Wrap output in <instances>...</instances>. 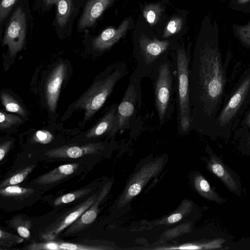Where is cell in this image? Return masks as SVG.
<instances>
[{
    "label": "cell",
    "mask_w": 250,
    "mask_h": 250,
    "mask_svg": "<svg viewBox=\"0 0 250 250\" xmlns=\"http://www.w3.org/2000/svg\"><path fill=\"white\" fill-rule=\"evenodd\" d=\"M189 71L192 129L214 134L216 119L224 104L226 71L218 32L196 44Z\"/></svg>",
    "instance_id": "cell-1"
},
{
    "label": "cell",
    "mask_w": 250,
    "mask_h": 250,
    "mask_svg": "<svg viewBox=\"0 0 250 250\" xmlns=\"http://www.w3.org/2000/svg\"><path fill=\"white\" fill-rule=\"evenodd\" d=\"M190 62V56L185 49L176 50L173 62L174 90L177 96L178 129L181 135H186L192 129L189 89Z\"/></svg>",
    "instance_id": "cell-2"
},
{
    "label": "cell",
    "mask_w": 250,
    "mask_h": 250,
    "mask_svg": "<svg viewBox=\"0 0 250 250\" xmlns=\"http://www.w3.org/2000/svg\"><path fill=\"white\" fill-rule=\"evenodd\" d=\"M128 74L127 64L117 62L109 66L103 77L95 83L79 99L76 107L84 111L86 122L103 105L117 83Z\"/></svg>",
    "instance_id": "cell-3"
},
{
    "label": "cell",
    "mask_w": 250,
    "mask_h": 250,
    "mask_svg": "<svg viewBox=\"0 0 250 250\" xmlns=\"http://www.w3.org/2000/svg\"><path fill=\"white\" fill-rule=\"evenodd\" d=\"M250 103V67L241 76L228 100L226 101L215 123L214 134L234 129Z\"/></svg>",
    "instance_id": "cell-4"
},
{
    "label": "cell",
    "mask_w": 250,
    "mask_h": 250,
    "mask_svg": "<svg viewBox=\"0 0 250 250\" xmlns=\"http://www.w3.org/2000/svg\"><path fill=\"white\" fill-rule=\"evenodd\" d=\"M150 79L153 83L159 125L162 126L170 119L173 110L172 95L175 91L173 62L165 59L154 69Z\"/></svg>",
    "instance_id": "cell-5"
},
{
    "label": "cell",
    "mask_w": 250,
    "mask_h": 250,
    "mask_svg": "<svg viewBox=\"0 0 250 250\" xmlns=\"http://www.w3.org/2000/svg\"><path fill=\"white\" fill-rule=\"evenodd\" d=\"M170 42L168 40L150 39L142 35L139 40L135 57L137 66L134 71L142 78H150L154 69L165 59Z\"/></svg>",
    "instance_id": "cell-6"
},
{
    "label": "cell",
    "mask_w": 250,
    "mask_h": 250,
    "mask_svg": "<svg viewBox=\"0 0 250 250\" xmlns=\"http://www.w3.org/2000/svg\"><path fill=\"white\" fill-rule=\"evenodd\" d=\"M142 77L134 72L120 104L117 106L113 125L109 132L114 136L128 127L130 121L135 115L141 104Z\"/></svg>",
    "instance_id": "cell-7"
},
{
    "label": "cell",
    "mask_w": 250,
    "mask_h": 250,
    "mask_svg": "<svg viewBox=\"0 0 250 250\" xmlns=\"http://www.w3.org/2000/svg\"><path fill=\"white\" fill-rule=\"evenodd\" d=\"M163 165V160L160 159L143 166L128 181L120 198L119 205L124 206L137 195L145 185L158 174Z\"/></svg>",
    "instance_id": "cell-8"
},
{
    "label": "cell",
    "mask_w": 250,
    "mask_h": 250,
    "mask_svg": "<svg viewBox=\"0 0 250 250\" xmlns=\"http://www.w3.org/2000/svg\"><path fill=\"white\" fill-rule=\"evenodd\" d=\"M26 16L21 7L14 12L7 26L2 43L8 46L11 56L22 48L25 39Z\"/></svg>",
    "instance_id": "cell-9"
},
{
    "label": "cell",
    "mask_w": 250,
    "mask_h": 250,
    "mask_svg": "<svg viewBox=\"0 0 250 250\" xmlns=\"http://www.w3.org/2000/svg\"><path fill=\"white\" fill-rule=\"evenodd\" d=\"M97 197L96 195L90 196L69 212L62 215L48 227L42 234V237L48 240L56 237L61 232L75 222L93 204Z\"/></svg>",
    "instance_id": "cell-10"
},
{
    "label": "cell",
    "mask_w": 250,
    "mask_h": 250,
    "mask_svg": "<svg viewBox=\"0 0 250 250\" xmlns=\"http://www.w3.org/2000/svg\"><path fill=\"white\" fill-rule=\"evenodd\" d=\"M103 148L101 143L64 146L47 151L45 155L53 158H77L98 153Z\"/></svg>",
    "instance_id": "cell-11"
},
{
    "label": "cell",
    "mask_w": 250,
    "mask_h": 250,
    "mask_svg": "<svg viewBox=\"0 0 250 250\" xmlns=\"http://www.w3.org/2000/svg\"><path fill=\"white\" fill-rule=\"evenodd\" d=\"M65 71L66 66L64 63L57 65L50 74L45 85L47 104L49 110L53 112L56 108Z\"/></svg>",
    "instance_id": "cell-12"
},
{
    "label": "cell",
    "mask_w": 250,
    "mask_h": 250,
    "mask_svg": "<svg viewBox=\"0 0 250 250\" xmlns=\"http://www.w3.org/2000/svg\"><path fill=\"white\" fill-rule=\"evenodd\" d=\"M129 23V20L126 18L122 21L117 28L109 27L103 31L93 40L94 48L99 51L110 48L125 35Z\"/></svg>",
    "instance_id": "cell-13"
},
{
    "label": "cell",
    "mask_w": 250,
    "mask_h": 250,
    "mask_svg": "<svg viewBox=\"0 0 250 250\" xmlns=\"http://www.w3.org/2000/svg\"><path fill=\"white\" fill-rule=\"evenodd\" d=\"M109 185H105L97 196L95 201L83 214L64 232V234H70L80 231L95 221L99 211L98 206L109 190Z\"/></svg>",
    "instance_id": "cell-14"
},
{
    "label": "cell",
    "mask_w": 250,
    "mask_h": 250,
    "mask_svg": "<svg viewBox=\"0 0 250 250\" xmlns=\"http://www.w3.org/2000/svg\"><path fill=\"white\" fill-rule=\"evenodd\" d=\"M114 0H89L85 5L78 22L80 29L92 26Z\"/></svg>",
    "instance_id": "cell-15"
},
{
    "label": "cell",
    "mask_w": 250,
    "mask_h": 250,
    "mask_svg": "<svg viewBox=\"0 0 250 250\" xmlns=\"http://www.w3.org/2000/svg\"><path fill=\"white\" fill-rule=\"evenodd\" d=\"M78 163L61 165L52 170L41 176L35 182L39 184H52L70 175L78 168Z\"/></svg>",
    "instance_id": "cell-16"
},
{
    "label": "cell",
    "mask_w": 250,
    "mask_h": 250,
    "mask_svg": "<svg viewBox=\"0 0 250 250\" xmlns=\"http://www.w3.org/2000/svg\"><path fill=\"white\" fill-rule=\"evenodd\" d=\"M117 108V105L113 104L99 122L87 132L86 137H96L109 132L113 125Z\"/></svg>",
    "instance_id": "cell-17"
},
{
    "label": "cell",
    "mask_w": 250,
    "mask_h": 250,
    "mask_svg": "<svg viewBox=\"0 0 250 250\" xmlns=\"http://www.w3.org/2000/svg\"><path fill=\"white\" fill-rule=\"evenodd\" d=\"M56 19L59 25L64 27L67 22L72 8V0H58Z\"/></svg>",
    "instance_id": "cell-18"
},
{
    "label": "cell",
    "mask_w": 250,
    "mask_h": 250,
    "mask_svg": "<svg viewBox=\"0 0 250 250\" xmlns=\"http://www.w3.org/2000/svg\"><path fill=\"white\" fill-rule=\"evenodd\" d=\"M35 165L26 167L15 172L11 176L3 180L0 185V188L16 185L22 182L32 172Z\"/></svg>",
    "instance_id": "cell-19"
},
{
    "label": "cell",
    "mask_w": 250,
    "mask_h": 250,
    "mask_svg": "<svg viewBox=\"0 0 250 250\" xmlns=\"http://www.w3.org/2000/svg\"><path fill=\"white\" fill-rule=\"evenodd\" d=\"M162 11L163 8L159 3H152L146 5L143 14L146 21L150 25H153L158 21Z\"/></svg>",
    "instance_id": "cell-20"
},
{
    "label": "cell",
    "mask_w": 250,
    "mask_h": 250,
    "mask_svg": "<svg viewBox=\"0 0 250 250\" xmlns=\"http://www.w3.org/2000/svg\"><path fill=\"white\" fill-rule=\"evenodd\" d=\"M33 192V190L31 188L16 185L7 186L0 189V194L2 196L20 198L26 197Z\"/></svg>",
    "instance_id": "cell-21"
},
{
    "label": "cell",
    "mask_w": 250,
    "mask_h": 250,
    "mask_svg": "<svg viewBox=\"0 0 250 250\" xmlns=\"http://www.w3.org/2000/svg\"><path fill=\"white\" fill-rule=\"evenodd\" d=\"M0 98L2 104L7 111L18 113L22 116H26L24 109L10 94L1 92Z\"/></svg>",
    "instance_id": "cell-22"
},
{
    "label": "cell",
    "mask_w": 250,
    "mask_h": 250,
    "mask_svg": "<svg viewBox=\"0 0 250 250\" xmlns=\"http://www.w3.org/2000/svg\"><path fill=\"white\" fill-rule=\"evenodd\" d=\"M89 188L81 189L75 191L68 193L57 198L54 202L55 206H58L62 204H67L75 200L78 199L90 192Z\"/></svg>",
    "instance_id": "cell-23"
},
{
    "label": "cell",
    "mask_w": 250,
    "mask_h": 250,
    "mask_svg": "<svg viewBox=\"0 0 250 250\" xmlns=\"http://www.w3.org/2000/svg\"><path fill=\"white\" fill-rule=\"evenodd\" d=\"M183 23V20L179 17L172 18L166 25L164 33L163 38H167L170 37L181 30Z\"/></svg>",
    "instance_id": "cell-24"
},
{
    "label": "cell",
    "mask_w": 250,
    "mask_h": 250,
    "mask_svg": "<svg viewBox=\"0 0 250 250\" xmlns=\"http://www.w3.org/2000/svg\"><path fill=\"white\" fill-rule=\"evenodd\" d=\"M22 123L21 118L17 116L7 114L2 111L0 113V128L7 129L11 126Z\"/></svg>",
    "instance_id": "cell-25"
},
{
    "label": "cell",
    "mask_w": 250,
    "mask_h": 250,
    "mask_svg": "<svg viewBox=\"0 0 250 250\" xmlns=\"http://www.w3.org/2000/svg\"><path fill=\"white\" fill-rule=\"evenodd\" d=\"M61 250H99L106 249L99 246L77 244L67 242H60Z\"/></svg>",
    "instance_id": "cell-26"
},
{
    "label": "cell",
    "mask_w": 250,
    "mask_h": 250,
    "mask_svg": "<svg viewBox=\"0 0 250 250\" xmlns=\"http://www.w3.org/2000/svg\"><path fill=\"white\" fill-rule=\"evenodd\" d=\"M29 250H61L60 242L50 241L45 243H34L26 247Z\"/></svg>",
    "instance_id": "cell-27"
},
{
    "label": "cell",
    "mask_w": 250,
    "mask_h": 250,
    "mask_svg": "<svg viewBox=\"0 0 250 250\" xmlns=\"http://www.w3.org/2000/svg\"><path fill=\"white\" fill-rule=\"evenodd\" d=\"M18 0H1L0 3V23L5 20Z\"/></svg>",
    "instance_id": "cell-28"
},
{
    "label": "cell",
    "mask_w": 250,
    "mask_h": 250,
    "mask_svg": "<svg viewBox=\"0 0 250 250\" xmlns=\"http://www.w3.org/2000/svg\"><path fill=\"white\" fill-rule=\"evenodd\" d=\"M15 225L18 234L23 238H27L29 237L30 233L29 228L31 223L28 221L21 219H16L14 221Z\"/></svg>",
    "instance_id": "cell-29"
},
{
    "label": "cell",
    "mask_w": 250,
    "mask_h": 250,
    "mask_svg": "<svg viewBox=\"0 0 250 250\" xmlns=\"http://www.w3.org/2000/svg\"><path fill=\"white\" fill-rule=\"evenodd\" d=\"M236 33L240 41L247 46L250 47V23L236 27Z\"/></svg>",
    "instance_id": "cell-30"
},
{
    "label": "cell",
    "mask_w": 250,
    "mask_h": 250,
    "mask_svg": "<svg viewBox=\"0 0 250 250\" xmlns=\"http://www.w3.org/2000/svg\"><path fill=\"white\" fill-rule=\"evenodd\" d=\"M53 139L52 134L47 130H38L33 136L32 140L34 142L42 144L50 143Z\"/></svg>",
    "instance_id": "cell-31"
},
{
    "label": "cell",
    "mask_w": 250,
    "mask_h": 250,
    "mask_svg": "<svg viewBox=\"0 0 250 250\" xmlns=\"http://www.w3.org/2000/svg\"><path fill=\"white\" fill-rule=\"evenodd\" d=\"M0 243L4 242L3 245H5L6 243L8 245L10 244L20 242L21 238L17 236L7 233L1 229L0 230Z\"/></svg>",
    "instance_id": "cell-32"
},
{
    "label": "cell",
    "mask_w": 250,
    "mask_h": 250,
    "mask_svg": "<svg viewBox=\"0 0 250 250\" xmlns=\"http://www.w3.org/2000/svg\"><path fill=\"white\" fill-rule=\"evenodd\" d=\"M195 184L198 190L207 193L210 190V186L207 180L202 177H197L195 180Z\"/></svg>",
    "instance_id": "cell-33"
},
{
    "label": "cell",
    "mask_w": 250,
    "mask_h": 250,
    "mask_svg": "<svg viewBox=\"0 0 250 250\" xmlns=\"http://www.w3.org/2000/svg\"><path fill=\"white\" fill-rule=\"evenodd\" d=\"M12 143V141H7L0 144V161H1L8 152Z\"/></svg>",
    "instance_id": "cell-34"
},
{
    "label": "cell",
    "mask_w": 250,
    "mask_h": 250,
    "mask_svg": "<svg viewBox=\"0 0 250 250\" xmlns=\"http://www.w3.org/2000/svg\"><path fill=\"white\" fill-rule=\"evenodd\" d=\"M211 169L214 173L219 177H222L224 174V169L222 166L219 164L215 163L211 166Z\"/></svg>",
    "instance_id": "cell-35"
},
{
    "label": "cell",
    "mask_w": 250,
    "mask_h": 250,
    "mask_svg": "<svg viewBox=\"0 0 250 250\" xmlns=\"http://www.w3.org/2000/svg\"><path fill=\"white\" fill-rule=\"evenodd\" d=\"M183 217L182 214L180 212L175 213L169 216L167 219V222L170 224L175 223L180 220Z\"/></svg>",
    "instance_id": "cell-36"
},
{
    "label": "cell",
    "mask_w": 250,
    "mask_h": 250,
    "mask_svg": "<svg viewBox=\"0 0 250 250\" xmlns=\"http://www.w3.org/2000/svg\"><path fill=\"white\" fill-rule=\"evenodd\" d=\"M179 249L182 250H192V249H199V248L197 246L192 245H186L185 246H182L178 248Z\"/></svg>",
    "instance_id": "cell-37"
},
{
    "label": "cell",
    "mask_w": 250,
    "mask_h": 250,
    "mask_svg": "<svg viewBox=\"0 0 250 250\" xmlns=\"http://www.w3.org/2000/svg\"><path fill=\"white\" fill-rule=\"evenodd\" d=\"M249 2H250V0H237L235 4L238 5V8H239L241 5L248 4Z\"/></svg>",
    "instance_id": "cell-38"
},
{
    "label": "cell",
    "mask_w": 250,
    "mask_h": 250,
    "mask_svg": "<svg viewBox=\"0 0 250 250\" xmlns=\"http://www.w3.org/2000/svg\"><path fill=\"white\" fill-rule=\"evenodd\" d=\"M47 4L51 5L56 4L58 0H45Z\"/></svg>",
    "instance_id": "cell-39"
}]
</instances>
